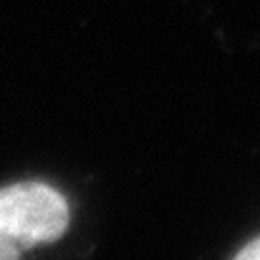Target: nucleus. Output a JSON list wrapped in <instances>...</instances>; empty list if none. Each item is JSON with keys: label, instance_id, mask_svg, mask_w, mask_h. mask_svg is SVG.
Segmentation results:
<instances>
[{"label": "nucleus", "instance_id": "2", "mask_svg": "<svg viewBox=\"0 0 260 260\" xmlns=\"http://www.w3.org/2000/svg\"><path fill=\"white\" fill-rule=\"evenodd\" d=\"M233 260H260V238H255L253 243H248Z\"/></svg>", "mask_w": 260, "mask_h": 260}, {"label": "nucleus", "instance_id": "1", "mask_svg": "<svg viewBox=\"0 0 260 260\" xmlns=\"http://www.w3.org/2000/svg\"><path fill=\"white\" fill-rule=\"evenodd\" d=\"M66 228L69 202L56 187L36 179L0 187V260L56 243Z\"/></svg>", "mask_w": 260, "mask_h": 260}]
</instances>
